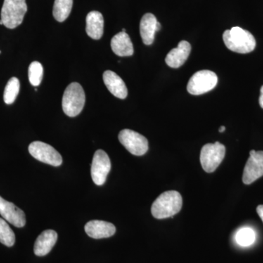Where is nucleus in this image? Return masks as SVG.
I'll return each mask as SVG.
<instances>
[{
	"label": "nucleus",
	"mask_w": 263,
	"mask_h": 263,
	"mask_svg": "<svg viewBox=\"0 0 263 263\" xmlns=\"http://www.w3.org/2000/svg\"><path fill=\"white\" fill-rule=\"evenodd\" d=\"M119 140L132 155L142 156L148 152V140L137 132L129 129H123L119 133Z\"/></svg>",
	"instance_id": "nucleus-7"
},
{
	"label": "nucleus",
	"mask_w": 263,
	"mask_h": 263,
	"mask_svg": "<svg viewBox=\"0 0 263 263\" xmlns=\"http://www.w3.org/2000/svg\"><path fill=\"white\" fill-rule=\"evenodd\" d=\"M20 90V82L17 78L13 77L8 81L4 91V101L7 105L14 103Z\"/></svg>",
	"instance_id": "nucleus-20"
},
{
	"label": "nucleus",
	"mask_w": 263,
	"mask_h": 263,
	"mask_svg": "<svg viewBox=\"0 0 263 263\" xmlns=\"http://www.w3.org/2000/svg\"><path fill=\"white\" fill-rule=\"evenodd\" d=\"M29 80L33 86H38L42 81L43 76V66L40 62H33L30 64L28 70Z\"/></svg>",
	"instance_id": "nucleus-23"
},
{
	"label": "nucleus",
	"mask_w": 263,
	"mask_h": 263,
	"mask_svg": "<svg viewBox=\"0 0 263 263\" xmlns=\"http://www.w3.org/2000/svg\"><path fill=\"white\" fill-rule=\"evenodd\" d=\"M257 212L263 222V205H259V206L257 208Z\"/></svg>",
	"instance_id": "nucleus-24"
},
{
	"label": "nucleus",
	"mask_w": 263,
	"mask_h": 263,
	"mask_svg": "<svg viewBox=\"0 0 263 263\" xmlns=\"http://www.w3.org/2000/svg\"><path fill=\"white\" fill-rule=\"evenodd\" d=\"M263 176V151L252 150L246 164L243 174V182L251 184Z\"/></svg>",
	"instance_id": "nucleus-10"
},
{
	"label": "nucleus",
	"mask_w": 263,
	"mask_h": 263,
	"mask_svg": "<svg viewBox=\"0 0 263 263\" xmlns=\"http://www.w3.org/2000/svg\"><path fill=\"white\" fill-rule=\"evenodd\" d=\"M86 32L90 37L100 40L104 32V19L103 15L98 11L90 12L86 16Z\"/></svg>",
	"instance_id": "nucleus-18"
},
{
	"label": "nucleus",
	"mask_w": 263,
	"mask_h": 263,
	"mask_svg": "<svg viewBox=\"0 0 263 263\" xmlns=\"http://www.w3.org/2000/svg\"><path fill=\"white\" fill-rule=\"evenodd\" d=\"M224 131H226V127H224V126H221V127H220L219 129V133H223V132Z\"/></svg>",
	"instance_id": "nucleus-27"
},
{
	"label": "nucleus",
	"mask_w": 263,
	"mask_h": 263,
	"mask_svg": "<svg viewBox=\"0 0 263 263\" xmlns=\"http://www.w3.org/2000/svg\"><path fill=\"white\" fill-rule=\"evenodd\" d=\"M103 81L109 91L119 99L127 98L128 91L124 81L113 71L106 70L103 73Z\"/></svg>",
	"instance_id": "nucleus-14"
},
{
	"label": "nucleus",
	"mask_w": 263,
	"mask_h": 263,
	"mask_svg": "<svg viewBox=\"0 0 263 263\" xmlns=\"http://www.w3.org/2000/svg\"><path fill=\"white\" fill-rule=\"evenodd\" d=\"M191 49L190 43L181 41L177 48H174L167 53L165 58L166 64L172 68H179L187 60Z\"/></svg>",
	"instance_id": "nucleus-13"
},
{
	"label": "nucleus",
	"mask_w": 263,
	"mask_h": 263,
	"mask_svg": "<svg viewBox=\"0 0 263 263\" xmlns=\"http://www.w3.org/2000/svg\"><path fill=\"white\" fill-rule=\"evenodd\" d=\"M15 236L13 230L3 218H0V243L8 247L14 245Z\"/></svg>",
	"instance_id": "nucleus-21"
},
{
	"label": "nucleus",
	"mask_w": 263,
	"mask_h": 263,
	"mask_svg": "<svg viewBox=\"0 0 263 263\" xmlns=\"http://www.w3.org/2000/svg\"><path fill=\"white\" fill-rule=\"evenodd\" d=\"M112 51L119 57H130L134 53L133 43L127 33L121 32L112 38Z\"/></svg>",
	"instance_id": "nucleus-16"
},
{
	"label": "nucleus",
	"mask_w": 263,
	"mask_h": 263,
	"mask_svg": "<svg viewBox=\"0 0 263 263\" xmlns=\"http://www.w3.org/2000/svg\"><path fill=\"white\" fill-rule=\"evenodd\" d=\"M223 41L226 47L235 53H249L256 47L253 34L239 27L226 30L223 34Z\"/></svg>",
	"instance_id": "nucleus-2"
},
{
	"label": "nucleus",
	"mask_w": 263,
	"mask_h": 263,
	"mask_svg": "<svg viewBox=\"0 0 263 263\" xmlns=\"http://www.w3.org/2000/svg\"><path fill=\"white\" fill-rule=\"evenodd\" d=\"M0 25H3V22L2 20H0Z\"/></svg>",
	"instance_id": "nucleus-28"
},
{
	"label": "nucleus",
	"mask_w": 263,
	"mask_h": 263,
	"mask_svg": "<svg viewBox=\"0 0 263 263\" xmlns=\"http://www.w3.org/2000/svg\"><path fill=\"white\" fill-rule=\"evenodd\" d=\"M218 77L211 70H200L195 72L187 84L188 92L193 95H200L209 92L216 87Z\"/></svg>",
	"instance_id": "nucleus-6"
},
{
	"label": "nucleus",
	"mask_w": 263,
	"mask_h": 263,
	"mask_svg": "<svg viewBox=\"0 0 263 263\" xmlns=\"http://www.w3.org/2000/svg\"><path fill=\"white\" fill-rule=\"evenodd\" d=\"M30 155L36 160L50 165H61L62 157L53 147L41 141L32 142L29 146Z\"/></svg>",
	"instance_id": "nucleus-8"
},
{
	"label": "nucleus",
	"mask_w": 263,
	"mask_h": 263,
	"mask_svg": "<svg viewBox=\"0 0 263 263\" xmlns=\"http://www.w3.org/2000/svg\"><path fill=\"white\" fill-rule=\"evenodd\" d=\"M226 152V146L219 142L204 145L200 158L204 171L207 173L215 171L224 160Z\"/></svg>",
	"instance_id": "nucleus-5"
},
{
	"label": "nucleus",
	"mask_w": 263,
	"mask_h": 263,
	"mask_svg": "<svg viewBox=\"0 0 263 263\" xmlns=\"http://www.w3.org/2000/svg\"><path fill=\"white\" fill-rule=\"evenodd\" d=\"M255 233L252 228H243L237 232L235 240L241 247H249L255 241Z\"/></svg>",
	"instance_id": "nucleus-22"
},
{
	"label": "nucleus",
	"mask_w": 263,
	"mask_h": 263,
	"mask_svg": "<svg viewBox=\"0 0 263 263\" xmlns=\"http://www.w3.org/2000/svg\"><path fill=\"white\" fill-rule=\"evenodd\" d=\"M86 234L95 239L110 238L116 233V227L112 223L100 220H92L85 226Z\"/></svg>",
	"instance_id": "nucleus-12"
},
{
	"label": "nucleus",
	"mask_w": 263,
	"mask_h": 263,
	"mask_svg": "<svg viewBox=\"0 0 263 263\" xmlns=\"http://www.w3.org/2000/svg\"><path fill=\"white\" fill-rule=\"evenodd\" d=\"M0 215L5 221L16 228H23L26 224L25 214L13 202L7 201L0 196Z\"/></svg>",
	"instance_id": "nucleus-11"
},
{
	"label": "nucleus",
	"mask_w": 263,
	"mask_h": 263,
	"mask_svg": "<svg viewBox=\"0 0 263 263\" xmlns=\"http://www.w3.org/2000/svg\"><path fill=\"white\" fill-rule=\"evenodd\" d=\"M182 197L176 191L161 194L152 205V214L156 219L174 217L182 208Z\"/></svg>",
	"instance_id": "nucleus-1"
},
{
	"label": "nucleus",
	"mask_w": 263,
	"mask_h": 263,
	"mask_svg": "<svg viewBox=\"0 0 263 263\" xmlns=\"http://www.w3.org/2000/svg\"><path fill=\"white\" fill-rule=\"evenodd\" d=\"M157 22V18L152 13H146L142 17L140 33L143 43L146 46H150L155 41Z\"/></svg>",
	"instance_id": "nucleus-17"
},
{
	"label": "nucleus",
	"mask_w": 263,
	"mask_h": 263,
	"mask_svg": "<svg viewBox=\"0 0 263 263\" xmlns=\"http://www.w3.org/2000/svg\"><path fill=\"white\" fill-rule=\"evenodd\" d=\"M122 32H126V29H123Z\"/></svg>",
	"instance_id": "nucleus-29"
},
{
	"label": "nucleus",
	"mask_w": 263,
	"mask_h": 263,
	"mask_svg": "<svg viewBox=\"0 0 263 263\" xmlns=\"http://www.w3.org/2000/svg\"><path fill=\"white\" fill-rule=\"evenodd\" d=\"M259 103L260 105L261 108L263 109V86L261 87L260 89V96L259 98Z\"/></svg>",
	"instance_id": "nucleus-25"
},
{
	"label": "nucleus",
	"mask_w": 263,
	"mask_h": 263,
	"mask_svg": "<svg viewBox=\"0 0 263 263\" xmlns=\"http://www.w3.org/2000/svg\"><path fill=\"white\" fill-rule=\"evenodd\" d=\"M161 24L160 23V22H157V29H156V30H157V32H159V31L161 29Z\"/></svg>",
	"instance_id": "nucleus-26"
},
{
	"label": "nucleus",
	"mask_w": 263,
	"mask_h": 263,
	"mask_svg": "<svg viewBox=\"0 0 263 263\" xmlns=\"http://www.w3.org/2000/svg\"><path fill=\"white\" fill-rule=\"evenodd\" d=\"M86 95L79 83H72L66 88L62 98L64 113L70 117H77L84 108Z\"/></svg>",
	"instance_id": "nucleus-3"
},
{
	"label": "nucleus",
	"mask_w": 263,
	"mask_h": 263,
	"mask_svg": "<svg viewBox=\"0 0 263 263\" xmlns=\"http://www.w3.org/2000/svg\"><path fill=\"white\" fill-rule=\"evenodd\" d=\"M111 168L110 158L103 150H98L93 157L91 174L95 184L102 186L106 181Z\"/></svg>",
	"instance_id": "nucleus-9"
},
{
	"label": "nucleus",
	"mask_w": 263,
	"mask_h": 263,
	"mask_svg": "<svg viewBox=\"0 0 263 263\" xmlns=\"http://www.w3.org/2000/svg\"><path fill=\"white\" fill-rule=\"evenodd\" d=\"M58 235L54 230H47L43 231L37 237L34 246V252L35 255L43 257L51 252L56 245Z\"/></svg>",
	"instance_id": "nucleus-15"
},
{
	"label": "nucleus",
	"mask_w": 263,
	"mask_h": 263,
	"mask_svg": "<svg viewBox=\"0 0 263 263\" xmlns=\"http://www.w3.org/2000/svg\"><path fill=\"white\" fill-rule=\"evenodd\" d=\"M0 53H1V51H0Z\"/></svg>",
	"instance_id": "nucleus-30"
},
{
	"label": "nucleus",
	"mask_w": 263,
	"mask_h": 263,
	"mask_svg": "<svg viewBox=\"0 0 263 263\" xmlns=\"http://www.w3.org/2000/svg\"><path fill=\"white\" fill-rule=\"evenodd\" d=\"M27 11L26 0H4L1 11L3 25L8 29H15L23 22Z\"/></svg>",
	"instance_id": "nucleus-4"
},
{
	"label": "nucleus",
	"mask_w": 263,
	"mask_h": 263,
	"mask_svg": "<svg viewBox=\"0 0 263 263\" xmlns=\"http://www.w3.org/2000/svg\"><path fill=\"white\" fill-rule=\"evenodd\" d=\"M73 0H55L53 15L59 22H65L68 18L72 8Z\"/></svg>",
	"instance_id": "nucleus-19"
}]
</instances>
